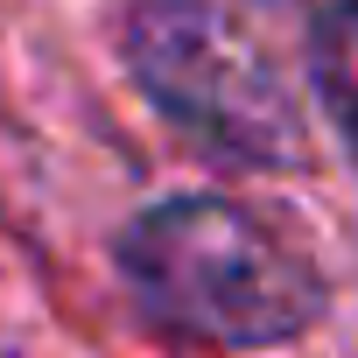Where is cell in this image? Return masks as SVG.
Listing matches in <instances>:
<instances>
[{
	"instance_id": "1",
	"label": "cell",
	"mask_w": 358,
	"mask_h": 358,
	"mask_svg": "<svg viewBox=\"0 0 358 358\" xmlns=\"http://www.w3.org/2000/svg\"><path fill=\"white\" fill-rule=\"evenodd\" d=\"M134 302L190 344L267 351L323 316L316 267L232 197H169L120 232Z\"/></svg>"
},
{
	"instance_id": "2",
	"label": "cell",
	"mask_w": 358,
	"mask_h": 358,
	"mask_svg": "<svg viewBox=\"0 0 358 358\" xmlns=\"http://www.w3.org/2000/svg\"><path fill=\"white\" fill-rule=\"evenodd\" d=\"M127 71L169 127H183L225 162L295 155L288 85L211 0H141L127 15Z\"/></svg>"
},
{
	"instance_id": "3",
	"label": "cell",
	"mask_w": 358,
	"mask_h": 358,
	"mask_svg": "<svg viewBox=\"0 0 358 358\" xmlns=\"http://www.w3.org/2000/svg\"><path fill=\"white\" fill-rule=\"evenodd\" d=\"M309 71H316V92H323L330 120L358 141V0L323 8V22L309 36Z\"/></svg>"
}]
</instances>
